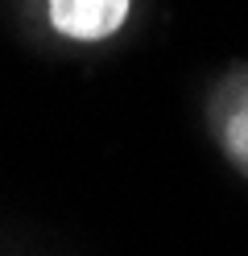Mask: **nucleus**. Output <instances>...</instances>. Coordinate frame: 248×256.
Here are the masks:
<instances>
[{
  "label": "nucleus",
  "instance_id": "f257e3e1",
  "mask_svg": "<svg viewBox=\"0 0 248 256\" xmlns=\"http://www.w3.org/2000/svg\"><path fill=\"white\" fill-rule=\"evenodd\" d=\"M50 25L71 42H104L124 29L132 0H46Z\"/></svg>",
  "mask_w": 248,
  "mask_h": 256
},
{
  "label": "nucleus",
  "instance_id": "f03ea898",
  "mask_svg": "<svg viewBox=\"0 0 248 256\" xmlns=\"http://www.w3.org/2000/svg\"><path fill=\"white\" fill-rule=\"evenodd\" d=\"M211 128L231 162L248 170V66L231 70L211 100Z\"/></svg>",
  "mask_w": 248,
  "mask_h": 256
}]
</instances>
